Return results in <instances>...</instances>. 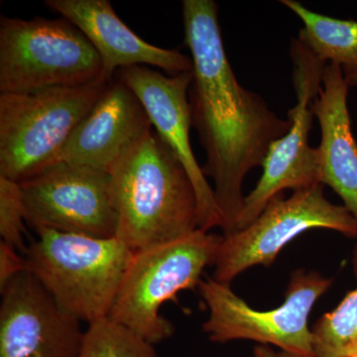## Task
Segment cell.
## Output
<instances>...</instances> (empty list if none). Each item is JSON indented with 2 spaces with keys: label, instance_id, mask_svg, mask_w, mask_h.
Segmentation results:
<instances>
[{
  "label": "cell",
  "instance_id": "cell-1",
  "mask_svg": "<svg viewBox=\"0 0 357 357\" xmlns=\"http://www.w3.org/2000/svg\"><path fill=\"white\" fill-rule=\"evenodd\" d=\"M183 16L194 75L189 89L192 123L206 150L202 169L215 183L223 236H229L236 231L243 211L244 178L263 167L272 143L292 123L237 81L223 47L215 1L184 0Z\"/></svg>",
  "mask_w": 357,
  "mask_h": 357
},
{
  "label": "cell",
  "instance_id": "cell-2",
  "mask_svg": "<svg viewBox=\"0 0 357 357\" xmlns=\"http://www.w3.org/2000/svg\"><path fill=\"white\" fill-rule=\"evenodd\" d=\"M109 174L115 237L133 252L199 229L191 178L156 131H148Z\"/></svg>",
  "mask_w": 357,
  "mask_h": 357
},
{
  "label": "cell",
  "instance_id": "cell-3",
  "mask_svg": "<svg viewBox=\"0 0 357 357\" xmlns=\"http://www.w3.org/2000/svg\"><path fill=\"white\" fill-rule=\"evenodd\" d=\"M37 234L25 252L27 270L59 306L88 325L109 317L133 251L116 237Z\"/></svg>",
  "mask_w": 357,
  "mask_h": 357
},
{
  "label": "cell",
  "instance_id": "cell-4",
  "mask_svg": "<svg viewBox=\"0 0 357 357\" xmlns=\"http://www.w3.org/2000/svg\"><path fill=\"white\" fill-rule=\"evenodd\" d=\"M112 81L0 93V176L20 183L58 163Z\"/></svg>",
  "mask_w": 357,
  "mask_h": 357
},
{
  "label": "cell",
  "instance_id": "cell-5",
  "mask_svg": "<svg viewBox=\"0 0 357 357\" xmlns=\"http://www.w3.org/2000/svg\"><path fill=\"white\" fill-rule=\"evenodd\" d=\"M222 241L198 229L133 252L109 318L154 345L172 337L173 324L160 309L178 293L199 287L204 269L215 264Z\"/></svg>",
  "mask_w": 357,
  "mask_h": 357
},
{
  "label": "cell",
  "instance_id": "cell-6",
  "mask_svg": "<svg viewBox=\"0 0 357 357\" xmlns=\"http://www.w3.org/2000/svg\"><path fill=\"white\" fill-rule=\"evenodd\" d=\"M100 79H105L102 59L70 21L0 18V93L82 86Z\"/></svg>",
  "mask_w": 357,
  "mask_h": 357
},
{
  "label": "cell",
  "instance_id": "cell-7",
  "mask_svg": "<svg viewBox=\"0 0 357 357\" xmlns=\"http://www.w3.org/2000/svg\"><path fill=\"white\" fill-rule=\"evenodd\" d=\"M332 284L333 279L318 272L296 270L289 282L284 304L270 311H258L237 296L230 285L206 278L198 287L208 310L204 333L211 342L218 344L252 340L273 345L293 356L317 357L309 317L317 301Z\"/></svg>",
  "mask_w": 357,
  "mask_h": 357
},
{
  "label": "cell",
  "instance_id": "cell-8",
  "mask_svg": "<svg viewBox=\"0 0 357 357\" xmlns=\"http://www.w3.org/2000/svg\"><path fill=\"white\" fill-rule=\"evenodd\" d=\"M330 229L357 237V220L344 206L325 197L324 185L276 197L248 227L222 236L213 277L230 285L243 272L256 265L269 267L296 237L310 229Z\"/></svg>",
  "mask_w": 357,
  "mask_h": 357
},
{
  "label": "cell",
  "instance_id": "cell-9",
  "mask_svg": "<svg viewBox=\"0 0 357 357\" xmlns=\"http://www.w3.org/2000/svg\"><path fill=\"white\" fill-rule=\"evenodd\" d=\"M290 56L297 95V105L288 112L292 126L270 146L261 178L244 199L236 231L255 222L270 202L283 195L286 190L296 192L323 185L319 149L309 144V134L314 117L312 102L321 88L326 65L298 38L291 42Z\"/></svg>",
  "mask_w": 357,
  "mask_h": 357
},
{
  "label": "cell",
  "instance_id": "cell-10",
  "mask_svg": "<svg viewBox=\"0 0 357 357\" xmlns=\"http://www.w3.org/2000/svg\"><path fill=\"white\" fill-rule=\"evenodd\" d=\"M20 185L26 223L36 234L54 230L96 238L115 237L109 173L59 161Z\"/></svg>",
  "mask_w": 357,
  "mask_h": 357
},
{
  "label": "cell",
  "instance_id": "cell-11",
  "mask_svg": "<svg viewBox=\"0 0 357 357\" xmlns=\"http://www.w3.org/2000/svg\"><path fill=\"white\" fill-rule=\"evenodd\" d=\"M0 293V357L79 356L86 333L81 321L28 270Z\"/></svg>",
  "mask_w": 357,
  "mask_h": 357
},
{
  "label": "cell",
  "instance_id": "cell-12",
  "mask_svg": "<svg viewBox=\"0 0 357 357\" xmlns=\"http://www.w3.org/2000/svg\"><path fill=\"white\" fill-rule=\"evenodd\" d=\"M117 79L137 96L149 115L152 126L191 178L198 199L199 229L210 232L222 227V217L213 188L192 153L190 128L192 126L189 89L192 72L166 76L147 66H133L116 72Z\"/></svg>",
  "mask_w": 357,
  "mask_h": 357
},
{
  "label": "cell",
  "instance_id": "cell-13",
  "mask_svg": "<svg viewBox=\"0 0 357 357\" xmlns=\"http://www.w3.org/2000/svg\"><path fill=\"white\" fill-rule=\"evenodd\" d=\"M151 129L149 115L132 89L112 79L70 135L60 161L110 173Z\"/></svg>",
  "mask_w": 357,
  "mask_h": 357
},
{
  "label": "cell",
  "instance_id": "cell-14",
  "mask_svg": "<svg viewBox=\"0 0 357 357\" xmlns=\"http://www.w3.org/2000/svg\"><path fill=\"white\" fill-rule=\"evenodd\" d=\"M45 6L76 26L102 59L103 77L133 66H151L170 76L192 72V61L178 51L147 43L124 24L107 0H46Z\"/></svg>",
  "mask_w": 357,
  "mask_h": 357
},
{
  "label": "cell",
  "instance_id": "cell-15",
  "mask_svg": "<svg viewBox=\"0 0 357 357\" xmlns=\"http://www.w3.org/2000/svg\"><path fill=\"white\" fill-rule=\"evenodd\" d=\"M349 89L342 68L326 65L312 109L321 128V184L337 192L357 220V143L347 109Z\"/></svg>",
  "mask_w": 357,
  "mask_h": 357
},
{
  "label": "cell",
  "instance_id": "cell-16",
  "mask_svg": "<svg viewBox=\"0 0 357 357\" xmlns=\"http://www.w3.org/2000/svg\"><path fill=\"white\" fill-rule=\"evenodd\" d=\"M302 20V43L324 64L342 68L345 83L357 86V21L335 20L310 10L295 0H282Z\"/></svg>",
  "mask_w": 357,
  "mask_h": 357
},
{
  "label": "cell",
  "instance_id": "cell-17",
  "mask_svg": "<svg viewBox=\"0 0 357 357\" xmlns=\"http://www.w3.org/2000/svg\"><path fill=\"white\" fill-rule=\"evenodd\" d=\"M352 266L357 279V243ZM312 332L317 357H351L357 354V288L347 293L335 310L323 314Z\"/></svg>",
  "mask_w": 357,
  "mask_h": 357
},
{
  "label": "cell",
  "instance_id": "cell-18",
  "mask_svg": "<svg viewBox=\"0 0 357 357\" xmlns=\"http://www.w3.org/2000/svg\"><path fill=\"white\" fill-rule=\"evenodd\" d=\"M79 357H159L150 344L107 317L89 324Z\"/></svg>",
  "mask_w": 357,
  "mask_h": 357
},
{
  "label": "cell",
  "instance_id": "cell-19",
  "mask_svg": "<svg viewBox=\"0 0 357 357\" xmlns=\"http://www.w3.org/2000/svg\"><path fill=\"white\" fill-rule=\"evenodd\" d=\"M25 206L20 183L0 176V236L1 241L26 252Z\"/></svg>",
  "mask_w": 357,
  "mask_h": 357
},
{
  "label": "cell",
  "instance_id": "cell-20",
  "mask_svg": "<svg viewBox=\"0 0 357 357\" xmlns=\"http://www.w3.org/2000/svg\"><path fill=\"white\" fill-rule=\"evenodd\" d=\"M26 270L27 262L25 257H21L20 251L4 241H0V291Z\"/></svg>",
  "mask_w": 357,
  "mask_h": 357
},
{
  "label": "cell",
  "instance_id": "cell-21",
  "mask_svg": "<svg viewBox=\"0 0 357 357\" xmlns=\"http://www.w3.org/2000/svg\"><path fill=\"white\" fill-rule=\"evenodd\" d=\"M253 354L255 357H278V352H275L269 345H256Z\"/></svg>",
  "mask_w": 357,
  "mask_h": 357
},
{
  "label": "cell",
  "instance_id": "cell-22",
  "mask_svg": "<svg viewBox=\"0 0 357 357\" xmlns=\"http://www.w3.org/2000/svg\"><path fill=\"white\" fill-rule=\"evenodd\" d=\"M278 357H299L293 356V354H287V352L280 351L278 352Z\"/></svg>",
  "mask_w": 357,
  "mask_h": 357
},
{
  "label": "cell",
  "instance_id": "cell-23",
  "mask_svg": "<svg viewBox=\"0 0 357 357\" xmlns=\"http://www.w3.org/2000/svg\"><path fill=\"white\" fill-rule=\"evenodd\" d=\"M351 357H357V354H354V356H352Z\"/></svg>",
  "mask_w": 357,
  "mask_h": 357
}]
</instances>
